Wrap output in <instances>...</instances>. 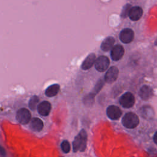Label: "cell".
<instances>
[{"instance_id":"obj_3","label":"cell","mask_w":157,"mask_h":157,"mask_svg":"<svg viewBox=\"0 0 157 157\" xmlns=\"http://www.w3.org/2000/svg\"><path fill=\"white\" fill-rule=\"evenodd\" d=\"M16 118L20 123L22 124H26L31 120V112L26 108L20 109L17 112Z\"/></svg>"},{"instance_id":"obj_21","label":"cell","mask_w":157,"mask_h":157,"mask_svg":"<svg viewBox=\"0 0 157 157\" xmlns=\"http://www.w3.org/2000/svg\"><path fill=\"white\" fill-rule=\"evenodd\" d=\"M0 155L3 157L6 156V152L4 148L1 145H0Z\"/></svg>"},{"instance_id":"obj_20","label":"cell","mask_w":157,"mask_h":157,"mask_svg":"<svg viewBox=\"0 0 157 157\" xmlns=\"http://www.w3.org/2000/svg\"><path fill=\"white\" fill-rule=\"evenodd\" d=\"M104 85V82L102 81V80H99L98 83H96L95 87H94V91L96 93L98 92H99V91L101 89L102 86H103Z\"/></svg>"},{"instance_id":"obj_5","label":"cell","mask_w":157,"mask_h":157,"mask_svg":"<svg viewBox=\"0 0 157 157\" xmlns=\"http://www.w3.org/2000/svg\"><path fill=\"white\" fill-rule=\"evenodd\" d=\"M109 64L110 61L107 56H101L96 59L94 65L95 68L98 71L104 72L108 68Z\"/></svg>"},{"instance_id":"obj_14","label":"cell","mask_w":157,"mask_h":157,"mask_svg":"<svg viewBox=\"0 0 157 157\" xmlns=\"http://www.w3.org/2000/svg\"><path fill=\"white\" fill-rule=\"evenodd\" d=\"M30 128L34 131H40L43 129L44 123L39 118H33L31 120Z\"/></svg>"},{"instance_id":"obj_1","label":"cell","mask_w":157,"mask_h":157,"mask_svg":"<svg viewBox=\"0 0 157 157\" xmlns=\"http://www.w3.org/2000/svg\"><path fill=\"white\" fill-rule=\"evenodd\" d=\"M87 142V134L85 129H82L72 142V148L74 152L77 151H84L86 147Z\"/></svg>"},{"instance_id":"obj_4","label":"cell","mask_w":157,"mask_h":157,"mask_svg":"<svg viewBox=\"0 0 157 157\" xmlns=\"http://www.w3.org/2000/svg\"><path fill=\"white\" fill-rule=\"evenodd\" d=\"M135 102V98L133 94L129 92L125 93L120 98V104L124 108H130L133 106Z\"/></svg>"},{"instance_id":"obj_18","label":"cell","mask_w":157,"mask_h":157,"mask_svg":"<svg viewBox=\"0 0 157 157\" xmlns=\"http://www.w3.org/2000/svg\"><path fill=\"white\" fill-rule=\"evenodd\" d=\"M61 148L64 153H67L71 150V145L67 140H63L61 144Z\"/></svg>"},{"instance_id":"obj_6","label":"cell","mask_w":157,"mask_h":157,"mask_svg":"<svg viewBox=\"0 0 157 157\" xmlns=\"http://www.w3.org/2000/svg\"><path fill=\"white\" fill-rule=\"evenodd\" d=\"M118 75V69L115 66L110 67L105 74L104 80L106 82L111 83L116 80Z\"/></svg>"},{"instance_id":"obj_13","label":"cell","mask_w":157,"mask_h":157,"mask_svg":"<svg viewBox=\"0 0 157 157\" xmlns=\"http://www.w3.org/2000/svg\"><path fill=\"white\" fill-rule=\"evenodd\" d=\"M152 89L147 85H144L141 87V88L139 90V94L141 99L143 100H148L152 96Z\"/></svg>"},{"instance_id":"obj_8","label":"cell","mask_w":157,"mask_h":157,"mask_svg":"<svg viewBox=\"0 0 157 157\" xmlns=\"http://www.w3.org/2000/svg\"><path fill=\"white\" fill-rule=\"evenodd\" d=\"M107 115L111 120H118L121 115V111L117 106L110 105L107 109Z\"/></svg>"},{"instance_id":"obj_12","label":"cell","mask_w":157,"mask_h":157,"mask_svg":"<svg viewBox=\"0 0 157 157\" xmlns=\"http://www.w3.org/2000/svg\"><path fill=\"white\" fill-rule=\"evenodd\" d=\"M142 9L138 6L132 7L130 9L128 16L131 20L137 21L142 15Z\"/></svg>"},{"instance_id":"obj_19","label":"cell","mask_w":157,"mask_h":157,"mask_svg":"<svg viewBox=\"0 0 157 157\" xmlns=\"http://www.w3.org/2000/svg\"><path fill=\"white\" fill-rule=\"evenodd\" d=\"M131 9V6L129 4H126L123 8V10H122V12H121V17H126L128 14H129V10Z\"/></svg>"},{"instance_id":"obj_17","label":"cell","mask_w":157,"mask_h":157,"mask_svg":"<svg viewBox=\"0 0 157 157\" xmlns=\"http://www.w3.org/2000/svg\"><path fill=\"white\" fill-rule=\"evenodd\" d=\"M39 101V98L37 96H36V95L32 96L30 98L29 103H28V105H29V107L30 108L31 110H36L37 108V106L39 105L38 104Z\"/></svg>"},{"instance_id":"obj_9","label":"cell","mask_w":157,"mask_h":157,"mask_svg":"<svg viewBox=\"0 0 157 157\" xmlns=\"http://www.w3.org/2000/svg\"><path fill=\"white\" fill-rule=\"evenodd\" d=\"M37 111L38 113L44 117L48 115L50 110H51V104L49 102L44 101L41 102L40 104H39L37 106Z\"/></svg>"},{"instance_id":"obj_2","label":"cell","mask_w":157,"mask_h":157,"mask_svg":"<svg viewBox=\"0 0 157 157\" xmlns=\"http://www.w3.org/2000/svg\"><path fill=\"white\" fill-rule=\"evenodd\" d=\"M139 123V120L138 117L132 112L126 113L122 118V124L127 128H134L138 125Z\"/></svg>"},{"instance_id":"obj_23","label":"cell","mask_w":157,"mask_h":157,"mask_svg":"<svg viewBox=\"0 0 157 157\" xmlns=\"http://www.w3.org/2000/svg\"><path fill=\"white\" fill-rule=\"evenodd\" d=\"M155 45H157V39H156V40L155 42Z\"/></svg>"},{"instance_id":"obj_15","label":"cell","mask_w":157,"mask_h":157,"mask_svg":"<svg viewBox=\"0 0 157 157\" xmlns=\"http://www.w3.org/2000/svg\"><path fill=\"white\" fill-rule=\"evenodd\" d=\"M115 42V39L112 37H106L101 45V49L104 52H107L113 48Z\"/></svg>"},{"instance_id":"obj_7","label":"cell","mask_w":157,"mask_h":157,"mask_svg":"<svg viewBox=\"0 0 157 157\" xmlns=\"http://www.w3.org/2000/svg\"><path fill=\"white\" fill-rule=\"evenodd\" d=\"M120 40L125 44H128L132 41L134 39V32L129 28L123 29L120 34Z\"/></svg>"},{"instance_id":"obj_22","label":"cell","mask_w":157,"mask_h":157,"mask_svg":"<svg viewBox=\"0 0 157 157\" xmlns=\"http://www.w3.org/2000/svg\"><path fill=\"white\" fill-rule=\"evenodd\" d=\"M153 140L156 144H157V132L155 134L153 137Z\"/></svg>"},{"instance_id":"obj_11","label":"cell","mask_w":157,"mask_h":157,"mask_svg":"<svg viewBox=\"0 0 157 157\" xmlns=\"http://www.w3.org/2000/svg\"><path fill=\"white\" fill-rule=\"evenodd\" d=\"M95 61H96L95 54L93 53H90L86 56V58L83 61L81 65V68L83 70H88L93 66V65L95 63Z\"/></svg>"},{"instance_id":"obj_16","label":"cell","mask_w":157,"mask_h":157,"mask_svg":"<svg viewBox=\"0 0 157 157\" xmlns=\"http://www.w3.org/2000/svg\"><path fill=\"white\" fill-rule=\"evenodd\" d=\"M59 90V85L58 84H53L50 85L45 91V94L48 97H53L56 95Z\"/></svg>"},{"instance_id":"obj_10","label":"cell","mask_w":157,"mask_h":157,"mask_svg":"<svg viewBox=\"0 0 157 157\" xmlns=\"http://www.w3.org/2000/svg\"><path fill=\"white\" fill-rule=\"evenodd\" d=\"M124 55V48L120 45H115L111 51V58L114 61H118Z\"/></svg>"}]
</instances>
